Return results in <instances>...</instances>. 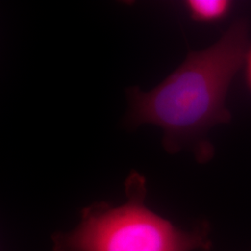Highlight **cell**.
Masks as SVG:
<instances>
[{
  "label": "cell",
  "mask_w": 251,
  "mask_h": 251,
  "mask_svg": "<svg viewBox=\"0 0 251 251\" xmlns=\"http://www.w3.org/2000/svg\"><path fill=\"white\" fill-rule=\"evenodd\" d=\"M249 32L248 21L238 19L213 45L189 52L179 68L153 90L129 88L126 123L160 126L167 152L192 147L198 161L211 158L213 148L206 141V133L231 120L226 97L245 63Z\"/></svg>",
  "instance_id": "6da1fadb"
},
{
  "label": "cell",
  "mask_w": 251,
  "mask_h": 251,
  "mask_svg": "<svg viewBox=\"0 0 251 251\" xmlns=\"http://www.w3.org/2000/svg\"><path fill=\"white\" fill-rule=\"evenodd\" d=\"M125 202H104L83 208L72 230L52 236V251H208V227L183 230L145 204L146 180L132 171L126 179Z\"/></svg>",
  "instance_id": "7a4b0ae2"
},
{
  "label": "cell",
  "mask_w": 251,
  "mask_h": 251,
  "mask_svg": "<svg viewBox=\"0 0 251 251\" xmlns=\"http://www.w3.org/2000/svg\"><path fill=\"white\" fill-rule=\"evenodd\" d=\"M191 18L199 23H217L231 11L232 2L227 0H189L185 2Z\"/></svg>",
  "instance_id": "3957f363"
},
{
  "label": "cell",
  "mask_w": 251,
  "mask_h": 251,
  "mask_svg": "<svg viewBox=\"0 0 251 251\" xmlns=\"http://www.w3.org/2000/svg\"><path fill=\"white\" fill-rule=\"evenodd\" d=\"M244 65H245V68H246L247 81H248L249 87H250L251 90V46H250L249 49H248Z\"/></svg>",
  "instance_id": "277c9868"
}]
</instances>
